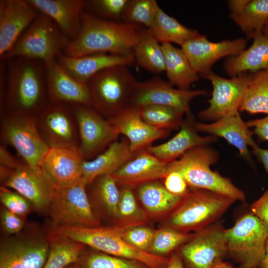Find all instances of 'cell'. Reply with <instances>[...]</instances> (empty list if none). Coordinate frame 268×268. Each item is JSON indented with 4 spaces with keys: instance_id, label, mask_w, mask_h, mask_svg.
<instances>
[{
    "instance_id": "1",
    "label": "cell",
    "mask_w": 268,
    "mask_h": 268,
    "mask_svg": "<svg viewBox=\"0 0 268 268\" xmlns=\"http://www.w3.org/2000/svg\"><path fill=\"white\" fill-rule=\"evenodd\" d=\"M140 29L137 25L104 19L83 11L80 32L63 52L72 57L94 53L132 55Z\"/></svg>"
},
{
    "instance_id": "2",
    "label": "cell",
    "mask_w": 268,
    "mask_h": 268,
    "mask_svg": "<svg viewBox=\"0 0 268 268\" xmlns=\"http://www.w3.org/2000/svg\"><path fill=\"white\" fill-rule=\"evenodd\" d=\"M8 61L4 102L6 113L36 116L50 102L45 64L21 57Z\"/></svg>"
},
{
    "instance_id": "3",
    "label": "cell",
    "mask_w": 268,
    "mask_h": 268,
    "mask_svg": "<svg viewBox=\"0 0 268 268\" xmlns=\"http://www.w3.org/2000/svg\"><path fill=\"white\" fill-rule=\"evenodd\" d=\"M123 229L114 225L61 226L51 227L50 232L105 254L140 262L150 268H166L168 258L135 248L124 239Z\"/></svg>"
},
{
    "instance_id": "4",
    "label": "cell",
    "mask_w": 268,
    "mask_h": 268,
    "mask_svg": "<svg viewBox=\"0 0 268 268\" xmlns=\"http://www.w3.org/2000/svg\"><path fill=\"white\" fill-rule=\"evenodd\" d=\"M219 154L209 145L195 147L181 157L166 164L167 173L176 171L191 188L214 192L236 201H244L245 194L228 178L213 171L211 166L217 162Z\"/></svg>"
},
{
    "instance_id": "5",
    "label": "cell",
    "mask_w": 268,
    "mask_h": 268,
    "mask_svg": "<svg viewBox=\"0 0 268 268\" xmlns=\"http://www.w3.org/2000/svg\"><path fill=\"white\" fill-rule=\"evenodd\" d=\"M235 201L214 192L190 188L172 211L167 226L183 232H198L214 224Z\"/></svg>"
},
{
    "instance_id": "6",
    "label": "cell",
    "mask_w": 268,
    "mask_h": 268,
    "mask_svg": "<svg viewBox=\"0 0 268 268\" xmlns=\"http://www.w3.org/2000/svg\"><path fill=\"white\" fill-rule=\"evenodd\" d=\"M127 67L119 65L106 68L87 82L91 107L107 119L131 105L137 81Z\"/></svg>"
},
{
    "instance_id": "7",
    "label": "cell",
    "mask_w": 268,
    "mask_h": 268,
    "mask_svg": "<svg viewBox=\"0 0 268 268\" xmlns=\"http://www.w3.org/2000/svg\"><path fill=\"white\" fill-rule=\"evenodd\" d=\"M70 40L46 15L40 13L2 60L21 57L47 63L56 59Z\"/></svg>"
},
{
    "instance_id": "8",
    "label": "cell",
    "mask_w": 268,
    "mask_h": 268,
    "mask_svg": "<svg viewBox=\"0 0 268 268\" xmlns=\"http://www.w3.org/2000/svg\"><path fill=\"white\" fill-rule=\"evenodd\" d=\"M86 186L82 177L66 186H54L48 210L52 227L99 226L100 221L93 212Z\"/></svg>"
},
{
    "instance_id": "9",
    "label": "cell",
    "mask_w": 268,
    "mask_h": 268,
    "mask_svg": "<svg viewBox=\"0 0 268 268\" xmlns=\"http://www.w3.org/2000/svg\"><path fill=\"white\" fill-rule=\"evenodd\" d=\"M224 233L228 254L243 268H258L265 255L268 226L251 212Z\"/></svg>"
},
{
    "instance_id": "10",
    "label": "cell",
    "mask_w": 268,
    "mask_h": 268,
    "mask_svg": "<svg viewBox=\"0 0 268 268\" xmlns=\"http://www.w3.org/2000/svg\"><path fill=\"white\" fill-rule=\"evenodd\" d=\"M1 134L5 143L14 148L26 164L41 167L49 147L38 132L35 116L6 113L2 118Z\"/></svg>"
},
{
    "instance_id": "11",
    "label": "cell",
    "mask_w": 268,
    "mask_h": 268,
    "mask_svg": "<svg viewBox=\"0 0 268 268\" xmlns=\"http://www.w3.org/2000/svg\"><path fill=\"white\" fill-rule=\"evenodd\" d=\"M201 76L210 81L212 85L208 107L198 113L201 120L214 122L239 113L246 89L252 78V73H242L225 78L211 71Z\"/></svg>"
},
{
    "instance_id": "12",
    "label": "cell",
    "mask_w": 268,
    "mask_h": 268,
    "mask_svg": "<svg viewBox=\"0 0 268 268\" xmlns=\"http://www.w3.org/2000/svg\"><path fill=\"white\" fill-rule=\"evenodd\" d=\"M76 121L79 150L85 160L95 158L120 134L117 128L91 106L70 105Z\"/></svg>"
},
{
    "instance_id": "13",
    "label": "cell",
    "mask_w": 268,
    "mask_h": 268,
    "mask_svg": "<svg viewBox=\"0 0 268 268\" xmlns=\"http://www.w3.org/2000/svg\"><path fill=\"white\" fill-rule=\"evenodd\" d=\"M38 132L49 147L78 148L79 136L70 105L50 102L35 116Z\"/></svg>"
},
{
    "instance_id": "14",
    "label": "cell",
    "mask_w": 268,
    "mask_h": 268,
    "mask_svg": "<svg viewBox=\"0 0 268 268\" xmlns=\"http://www.w3.org/2000/svg\"><path fill=\"white\" fill-rule=\"evenodd\" d=\"M225 229L217 224L195 232L180 247L178 254L187 268H212L228 254Z\"/></svg>"
},
{
    "instance_id": "15",
    "label": "cell",
    "mask_w": 268,
    "mask_h": 268,
    "mask_svg": "<svg viewBox=\"0 0 268 268\" xmlns=\"http://www.w3.org/2000/svg\"><path fill=\"white\" fill-rule=\"evenodd\" d=\"M203 90L175 88L168 81L156 76L143 81H137L131 105L141 107L157 105L177 109L187 114L190 112V102L195 97L206 95Z\"/></svg>"
},
{
    "instance_id": "16",
    "label": "cell",
    "mask_w": 268,
    "mask_h": 268,
    "mask_svg": "<svg viewBox=\"0 0 268 268\" xmlns=\"http://www.w3.org/2000/svg\"><path fill=\"white\" fill-rule=\"evenodd\" d=\"M2 184L25 197L37 211H48L54 185L42 167L22 164Z\"/></svg>"
},
{
    "instance_id": "17",
    "label": "cell",
    "mask_w": 268,
    "mask_h": 268,
    "mask_svg": "<svg viewBox=\"0 0 268 268\" xmlns=\"http://www.w3.org/2000/svg\"><path fill=\"white\" fill-rule=\"evenodd\" d=\"M246 45L247 41L244 38L215 42L209 41L201 34L184 43L181 48L193 68L201 75L211 71L213 65L219 60L238 55Z\"/></svg>"
},
{
    "instance_id": "18",
    "label": "cell",
    "mask_w": 268,
    "mask_h": 268,
    "mask_svg": "<svg viewBox=\"0 0 268 268\" xmlns=\"http://www.w3.org/2000/svg\"><path fill=\"white\" fill-rule=\"evenodd\" d=\"M39 14L27 0H0V57L11 49Z\"/></svg>"
},
{
    "instance_id": "19",
    "label": "cell",
    "mask_w": 268,
    "mask_h": 268,
    "mask_svg": "<svg viewBox=\"0 0 268 268\" xmlns=\"http://www.w3.org/2000/svg\"><path fill=\"white\" fill-rule=\"evenodd\" d=\"M50 102L91 107L87 83L72 76L57 60L44 64Z\"/></svg>"
},
{
    "instance_id": "20",
    "label": "cell",
    "mask_w": 268,
    "mask_h": 268,
    "mask_svg": "<svg viewBox=\"0 0 268 268\" xmlns=\"http://www.w3.org/2000/svg\"><path fill=\"white\" fill-rule=\"evenodd\" d=\"M108 120L120 134L128 139L134 153L146 149L154 141L168 136L170 132L155 128L147 123L142 118L139 108L133 105Z\"/></svg>"
},
{
    "instance_id": "21",
    "label": "cell",
    "mask_w": 268,
    "mask_h": 268,
    "mask_svg": "<svg viewBox=\"0 0 268 268\" xmlns=\"http://www.w3.org/2000/svg\"><path fill=\"white\" fill-rule=\"evenodd\" d=\"M186 115L179 132L172 138L164 143L151 145L145 149L166 164L178 159L190 149L209 145L217 141V137L214 135H201L196 128V121L192 114L190 112Z\"/></svg>"
},
{
    "instance_id": "22",
    "label": "cell",
    "mask_w": 268,
    "mask_h": 268,
    "mask_svg": "<svg viewBox=\"0 0 268 268\" xmlns=\"http://www.w3.org/2000/svg\"><path fill=\"white\" fill-rule=\"evenodd\" d=\"M49 250L48 236H18L3 241L0 253L14 268H43Z\"/></svg>"
},
{
    "instance_id": "23",
    "label": "cell",
    "mask_w": 268,
    "mask_h": 268,
    "mask_svg": "<svg viewBox=\"0 0 268 268\" xmlns=\"http://www.w3.org/2000/svg\"><path fill=\"white\" fill-rule=\"evenodd\" d=\"M167 174L166 164L145 149L111 175L118 185L134 188L142 184L164 179Z\"/></svg>"
},
{
    "instance_id": "24",
    "label": "cell",
    "mask_w": 268,
    "mask_h": 268,
    "mask_svg": "<svg viewBox=\"0 0 268 268\" xmlns=\"http://www.w3.org/2000/svg\"><path fill=\"white\" fill-rule=\"evenodd\" d=\"M195 127L199 132L223 138L238 150L242 157L251 161L249 147L252 148L257 144L253 138L254 133L239 113L209 123L196 122Z\"/></svg>"
},
{
    "instance_id": "25",
    "label": "cell",
    "mask_w": 268,
    "mask_h": 268,
    "mask_svg": "<svg viewBox=\"0 0 268 268\" xmlns=\"http://www.w3.org/2000/svg\"><path fill=\"white\" fill-rule=\"evenodd\" d=\"M85 159L78 148L50 147L41 167L55 186L69 185L82 177V165Z\"/></svg>"
},
{
    "instance_id": "26",
    "label": "cell",
    "mask_w": 268,
    "mask_h": 268,
    "mask_svg": "<svg viewBox=\"0 0 268 268\" xmlns=\"http://www.w3.org/2000/svg\"><path fill=\"white\" fill-rule=\"evenodd\" d=\"M40 13L49 17L70 41L78 35L84 0H27Z\"/></svg>"
},
{
    "instance_id": "27",
    "label": "cell",
    "mask_w": 268,
    "mask_h": 268,
    "mask_svg": "<svg viewBox=\"0 0 268 268\" xmlns=\"http://www.w3.org/2000/svg\"><path fill=\"white\" fill-rule=\"evenodd\" d=\"M56 59L72 76L84 83L103 69L119 65L130 66L134 62L133 55L109 53H94L72 57L62 53Z\"/></svg>"
},
{
    "instance_id": "28",
    "label": "cell",
    "mask_w": 268,
    "mask_h": 268,
    "mask_svg": "<svg viewBox=\"0 0 268 268\" xmlns=\"http://www.w3.org/2000/svg\"><path fill=\"white\" fill-rule=\"evenodd\" d=\"M135 153L131 151L126 137L117 140L95 158L84 160L82 178L86 185H89L99 177L115 172L133 158Z\"/></svg>"
},
{
    "instance_id": "29",
    "label": "cell",
    "mask_w": 268,
    "mask_h": 268,
    "mask_svg": "<svg viewBox=\"0 0 268 268\" xmlns=\"http://www.w3.org/2000/svg\"><path fill=\"white\" fill-rule=\"evenodd\" d=\"M224 67L231 77L268 69V36L262 33L255 36L248 49L238 55L228 57Z\"/></svg>"
},
{
    "instance_id": "30",
    "label": "cell",
    "mask_w": 268,
    "mask_h": 268,
    "mask_svg": "<svg viewBox=\"0 0 268 268\" xmlns=\"http://www.w3.org/2000/svg\"><path fill=\"white\" fill-rule=\"evenodd\" d=\"M161 46L168 81L179 88L189 89L193 83L199 80V73L193 68L181 48L171 43H164Z\"/></svg>"
},
{
    "instance_id": "31",
    "label": "cell",
    "mask_w": 268,
    "mask_h": 268,
    "mask_svg": "<svg viewBox=\"0 0 268 268\" xmlns=\"http://www.w3.org/2000/svg\"><path fill=\"white\" fill-rule=\"evenodd\" d=\"M138 198L146 211L152 216H159L173 211L182 198L169 192L157 181L136 187Z\"/></svg>"
},
{
    "instance_id": "32",
    "label": "cell",
    "mask_w": 268,
    "mask_h": 268,
    "mask_svg": "<svg viewBox=\"0 0 268 268\" xmlns=\"http://www.w3.org/2000/svg\"><path fill=\"white\" fill-rule=\"evenodd\" d=\"M148 29L161 44L174 43L181 46L187 41L201 35L197 30L183 25L160 7L152 25Z\"/></svg>"
},
{
    "instance_id": "33",
    "label": "cell",
    "mask_w": 268,
    "mask_h": 268,
    "mask_svg": "<svg viewBox=\"0 0 268 268\" xmlns=\"http://www.w3.org/2000/svg\"><path fill=\"white\" fill-rule=\"evenodd\" d=\"M133 55L134 61L146 70L155 73L165 71L161 44L153 37L149 29L140 30L133 49Z\"/></svg>"
},
{
    "instance_id": "34",
    "label": "cell",
    "mask_w": 268,
    "mask_h": 268,
    "mask_svg": "<svg viewBox=\"0 0 268 268\" xmlns=\"http://www.w3.org/2000/svg\"><path fill=\"white\" fill-rule=\"evenodd\" d=\"M50 250L43 268H65L77 262L86 246L62 236L49 232Z\"/></svg>"
},
{
    "instance_id": "35",
    "label": "cell",
    "mask_w": 268,
    "mask_h": 268,
    "mask_svg": "<svg viewBox=\"0 0 268 268\" xmlns=\"http://www.w3.org/2000/svg\"><path fill=\"white\" fill-rule=\"evenodd\" d=\"M229 15L248 38L253 39L268 21V0H249L241 11Z\"/></svg>"
},
{
    "instance_id": "36",
    "label": "cell",
    "mask_w": 268,
    "mask_h": 268,
    "mask_svg": "<svg viewBox=\"0 0 268 268\" xmlns=\"http://www.w3.org/2000/svg\"><path fill=\"white\" fill-rule=\"evenodd\" d=\"M239 111L268 114V69L252 73Z\"/></svg>"
},
{
    "instance_id": "37",
    "label": "cell",
    "mask_w": 268,
    "mask_h": 268,
    "mask_svg": "<svg viewBox=\"0 0 268 268\" xmlns=\"http://www.w3.org/2000/svg\"><path fill=\"white\" fill-rule=\"evenodd\" d=\"M147 220L146 212L138 206L133 188L122 186L114 226L129 228L144 225Z\"/></svg>"
},
{
    "instance_id": "38",
    "label": "cell",
    "mask_w": 268,
    "mask_h": 268,
    "mask_svg": "<svg viewBox=\"0 0 268 268\" xmlns=\"http://www.w3.org/2000/svg\"><path fill=\"white\" fill-rule=\"evenodd\" d=\"M138 108L142 118L147 123L155 128L170 131L180 129L186 115L177 109L162 105H147Z\"/></svg>"
},
{
    "instance_id": "39",
    "label": "cell",
    "mask_w": 268,
    "mask_h": 268,
    "mask_svg": "<svg viewBox=\"0 0 268 268\" xmlns=\"http://www.w3.org/2000/svg\"><path fill=\"white\" fill-rule=\"evenodd\" d=\"M77 263L81 268H150L140 262L87 249L86 247Z\"/></svg>"
},
{
    "instance_id": "40",
    "label": "cell",
    "mask_w": 268,
    "mask_h": 268,
    "mask_svg": "<svg viewBox=\"0 0 268 268\" xmlns=\"http://www.w3.org/2000/svg\"><path fill=\"white\" fill-rule=\"evenodd\" d=\"M93 182L92 195L115 221L120 197L118 184L111 175L99 177Z\"/></svg>"
},
{
    "instance_id": "41",
    "label": "cell",
    "mask_w": 268,
    "mask_h": 268,
    "mask_svg": "<svg viewBox=\"0 0 268 268\" xmlns=\"http://www.w3.org/2000/svg\"><path fill=\"white\" fill-rule=\"evenodd\" d=\"M195 233L183 232L166 226L155 231L148 252L165 256L188 242Z\"/></svg>"
},
{
    "instance_id": "42",
    "label": "cell",
    "mask_w": 268,
    "mask_h": 268,
    "mask_svg": "<svg viewBox=\"0 0 268 268\" xmlns=\"http://www.w3.org/2000/svg\"><path fill=\"white\" fill-rule=\"evenodd\" d=\"M155 0H129L122 19L123 22L149 28L159 8Z\"/></svg>"
},
{
    "instance_id": "43",
    "label": "cell",
    "mask_w": 268,
    "mask_h": 268,
    "mask_svg": "<svg viewBox=\"0 0 268 268\" xmlns=\"http://www.w3.org/2000/svg\"><path fill=\"white\" fill-rule=\"evenodd\" d=\"M129 0H84V9L103 19L120 21Z\"/></svg>"
},
{
    "instance_id": "44",
    "label": "cell",
    "mask_w": 268,
    "mask_h": 268,
    "mask_svg": "<svg viewBox=\"0 0 268 268\" xmlns=\"http://www.w3.org/2000/svg\"><path fill=\"white\" fill-rule=\"evenodd\" d=\"M0 200L4 208L23 218L31 210L32 204L28 200L17 192L3 186L0 189Z\"/></svg>"
},
{
    "instance_id": "45",
    "label": "cell",
    "mask_w": 268,
    "mask_h": 268,
    "mask_svg": "<svg viewBox=\"0 0 268 268\" xmlns=\"http://www.w3.org/2000/svg\"><path fill=\"white\" fill-rule=\"evenodd\" d=\"M155 231L141 225L124 228L123 237L131 245L140 251L148 252L152 243Z\"/></svg>"
},
{
    "instance_id": "46",
    "label": "cell",
    "mask_w": 268,
    "mask_h": 268,
    "mask_svg": "<svg viewBox=\"0 0 268 268\" xmlns=\"http://www.w3.org/2000/svg\"><path fill=\"white\" fill-rule=\"evenodd\" d=\"M163 185L171 194L180 198L185 197L190 190L184 177L176 171L167 173L164 178Z\"/></svg>"
},
{
    "instance_id": "47",
    "label": "cell",
    "mask_w": 268,
    "mask_h": 268,
    "mask_svg": "<svg viewBox=\"0 0 268 268\" xmlns=\"http://www.w3.org/2000/svg\"><path fill=\"white\" fill-rule=\"evenodd\" d=\"M1 224L4 232L10 235L19 233L23 228V217L3 208L0 214Z\"/></svg>"
},
{
    "instance_id": "48",
    "label": "cell",
    "mask_w": 268,
    "mask_h": 268,
    "mask_svg": "<svg viewBox=\"0 0 268 268\" xmlns=\"http://www.w3.org/2000/svg\"><path fill=\"white\" fill-rule=\"evenodd\" d=\"M251 213L268 226V191L250 206Z\"/></svg>"
},
{
    "instance_id": "49",
    "label": "cell",
    "mask_w": 268,
    "mask_h": 268,
    "mask_svg": "<svg viewBox=\"0 0 268 268\" xmlns=\"http://www.w3.org/2000/svg\"><path fill=\"white\" fill-rule=\"evenodd\" d=\"M249 128H254V134L261 141L268 142V116L247 122Z\"/></svg>"
},
{
    "instance_id": "50",
    "label": "cell",
    "mask_w": 268,
    "mask_h": 268,
    "mask_svg": "<svg viewBox=\"0 0 268 268\" xmlns=\"http://www.w3.org/2000/svg\"><path fill=\"white\" fill-rule=\"evenodd\" d=\"M0 166L13 169L17 168L22 164L9 152L5 147L2 145L0 147Z\"/></svg>"
},
{
    "instance_id": "51",
    "label": "cell",
    "mask_w": 268,
    "mask_h": 268,
    "mask_svg": "<svg viewBox=\"0 0 268 268\" xmlns=\"http://www.w3.org/2000/svg\"><path fill=\"white\" fill-rule=\"evenodd\" d=\"M252 153L262 163L268 174V149L261 148L257 145L252 148Z\"/></svg>"
},
{
    "instance_id": "52",
    "label": "cell",
    "mask_w": 268,
    "mask_h": 268,
    "mask_svg": "<svg viewBox=\"0 0 268 268\" xmlns=\"http://www.w3.org/2000/svg\"><path fill=\"white\" fill-rule=\"evenodd\" d=\"M249 0H231L228 1L230 14H233L241 11L246 5Z\"/></svg>"
},
{
    "instance_id": "53",
    "label": "cell",
    "mask_w": 268,
    "mask_h": 268,
    "mask_svg": "<svg viewBox=\"0 0 268 268\" xmlns=\"http://www.w3.org/2000/svg\"><path fill=\"white\" fill-rule=\"evenodd\" d=\"M166 268H185L184 263L178 254H172L169 258Z\"/></svg>"
},
{
    "instance_id": "54",
    "label": "cell",
    "mask_w": 268,
    "mask_h": 268,
    "mask_svg": "<svg viewBox=\"0 0 268 268\" xmlns=\"http://www.w3.org/2000/svg\"><path fill=\"white\" fill-rule=\"evenodd\" d=\"M258 268H268V237L266 242L265 255Z\"/></svg>"
},
{
    "instance_id": "55",
    "label": "cell",
    "mask_w": 268,
    "mask_h": 268,
    "mask_svg": "<svg viewBox=\"0 0 268 268\" xmlns=\"http://www.w3.org/2000/svg\"><path fill=\"white\" fill-rule=\"evenodd\" d=\"M212 268H243L241 267L235 268L228 263L221 261L215 265Z\"/></svg>"
},
{
    "instance_id": "56",
    "label": "cell",
    "mask_w": 268,
    "mask_h": 268,
    "mask_svg": "<svg viewBox=\"0 0 268 268\" xmlns=\"http://www.w3.org/2000/svg\"><path fill=\"white\" fill-rule=\"evenodd\" d=\"M65 268H81L79 265V264L77 262L72 263L67 267H66Z\"/></svg>"
},
{
    "instance_id": "57",
    "label": "cell",
    "mask_w": 268,
    "mask_h": 268,
    "mask_svg": "<svg viewBox=\"0 0 268 268\" xmlns=\"http://www.w3.org/2000/svg\"><path fill=\"white\" fill-rule=\"evenodd\" d=\"M262 33L265 35L268 36V21L264 26Z\"/></svg>"
}]
</instances>
